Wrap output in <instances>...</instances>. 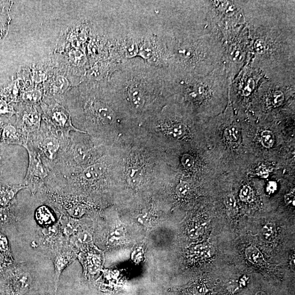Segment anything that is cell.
Masks as SVG:
<instances>
[{
    "instance_id": "7402d4cb",
    "label": "cell",
    "mask_w": 295,
    "mask_h": 295,
    "mask_svg": "<svg viewBox=\"0 0 295 295\" xmlns=\"http://www.w3.org/2000/svg\"><path fill=\"white\" fill-rule=\"evenodd\" d=\"M224 203L228 210L233 213H235L237 210L236 200L232 195H228L224 199Z\"/></svg>"
},
{
    "instance_id": "d6986e66",
    "label": "cell",
    "mask_w": 295,
    "mask_h": 295,
    "mask_svg": "<svg viewBox=\"0 0 295 295\" xmlns=\"http://www.w3.org/2000/svg\"><path fill=\"white\" fill-rule=\"evenodd\" d=\"M0 253L13 259L9 240L2 232L1 228H0Z\"/></svg>"
},
{
    "instance_id": "7c38bea8",
    "label": "cell",
    "mask_w": 295,
    "mask_h": 295,
    "mask_svg": "<svg viewBox=\"0 0 295 295\" xmlns=\"http://www.w3.org/2000/svg\"><path fill=\"white\" fill-rule=\"evenodd\" d=\"M80 259L85 267V271L90 274H95L100 269L102 265V260L98 254L93 253L81 254Z\"/></svg>"
},
{
    "instance_id": "4dcf8cb0",
    "label": "cell",
    "mask_w": 295,
    "mask_h": 295,
    "mask_svg": "<svg viewBox=\"0 0 295 295\" xmlns=\"http://www.w3.org/2000/svg\"><path fill=\"white\" fill-rule=\"evenodd\" d=\"M193 160L189 155H186L183 157V163L186 167H191L193 165Z\"/></svg>"
},
{
    "instance_id": "f546056e",
    "label": "cell",
    "mask_w": 295,
    "mask_h": 295,
    "mask_svg": "<svg viewBox=\"0 0 295 295\" xmlns=\"http://www.w3.org/2000/svg\"><path fill=\"white\" fill-rule=\"evenodd\" d=\"M203 232V229L198 225H192L188 230V235L192 239L198 238Z\"/></svg>"
},
{
    "instance_id": "5b68a950",
    "label": "cell",
    "mask_w": 295,
    "mask_h": 295,
    "mask_svg": "<svg viewBox=\"0 0 295 295\" xmlns=\"http://www.w3.org/2000/svg\"><path fill=\"white\" fill-rule=\"evenodd\" d=\"M41 107L43 111V121L61 135L68 137L72 132L88 134L73 125L70 113L56 101L42 102Z\"/></svg>"
},
{
    "instance_id": "3957f363",
    "label": "cell",
    "mask_w": 295,
    "mask_h": 295,
    "mask_svg": "<svg viewBox=\"0 0 295 295\" xmlns=\"http://www.w3.org/2000/svg\"><path fill=\"white\" fill-rule=\"evenodd\" d=\"M68 137L61 135L42 121L40 129L29 135L27 145L37 153L51 171Z\"/></svg>"
},
{
    "instance_id": "4316f807",
    "label": "cell",
    "mask_w": 295,
    "mask_h": 295,
    "mask_svg": "<svg viewBox=\"0 0 295 295\" xmlns=\"http://www.w3.org/2000/svg\"><path fill=\"white\" fill-rule=\"evenodd\" d=\"M14 262V259L7 257L5 255L0 253V273H2Z\"/></svg>"
},
{
    "instance_id": "52a82bcc",
    "label": "cell",
    "mask_w": 295,
    "mask_h": 295,
    "mask_svg": "<svg viewBox=\"0 0 295 295\" xmlns=\"http://www.w3.org/2000/svg\"><path fill=\"white\" fill-rule=\"evenodd\" d=\"M51 256L55 269L54 282L57 290L62 273L76 259L77 253L67 240L54 250Z\"/></svg>"
},
{
    "instance_id": "e575fe53",
    "label": "cell",
    "mask_w": 295,
    "mask_h": 295,
    "mask_svg": "<svg viewBox=\"0 0 295 295\" xmlns=\"http://www.w3.org/2000/svg\"><path fill=\"white\" fill-rule=\"evenodd\" d=\"M2 135V128H0V139H1Z\"/></svg>"
},
{
    "instance_id": "ac0fdd59",
    "label": "cell",
    "mask_w": 295,
    "mask_h": 295,
    "mask_svg": "<svg viewBox=\"0 0 295 295\" xmlns=\"http://www.w3.org/2000/svg\"><path fill=\"white\" fill-rule=\"evenodd\" d=\"M53 85L52 90L53 96H58L64 93L68 87L67 81L62 76L58 77Z\"/></svg>"
},
{
    "instance_id": "30bf717a",
    "label": "cell",
    "mask_w": 295,
    "mask_h": 295,
    "mask_svg": "<svg viewBox=\"0 0 295 295\" xmlns=\"http://www.w3.org/2000/svg\"><path fill=\"white\" fill-rule=\"evenodd\" d=\"M25 189H27V186L24 183L9 185L0 182V207H7L14 204L18 193Z\"/></svg>"
},
{
    "instance_id": "8fae6325",
    "label": "cell",
    "mask_w": 295,
    "mask_h": 295,
    "mask_svg": "<svg viewBox=\"0 0 295 295\" xmlns=\"http://www.w3.org/2000/svg\"><path fill=\"white\" fill-rule=\"evenodd\" d=\"M35 219L42 228H47L56 224L57 218L52 209L46 206L38 207L35 212Z\"/></svg>"
},
{
    "instance_id": "9a60e30c",
    "label": "cell",
    "mask_w": 295,
    "mask_h": 295,
    "mask_svg": "<svg viewBox=\"0 0 295 295\" xmlns=\"http://www.w3.org/2000/svg\"><path fill=\"white\" fill-rule=\"evenodd\" d=\"M246 257L248 260L256 265H263L265 263V259L260 251L257 248L251 246L245 251Z\"/></svg>"
},
{
    "instance_id": "836d02e7",
    "label": "cell",
    "mask_w": 295,
    "mask_h": 295,
    "mask_svg": "<svg viewBox=\"0 0 295 295\" xmlns=\"http://www.w3.org/2000/svg\"><path fill=\"white\" fill-rule=\"evenodd\" d=\"M256 295H266L265 293L262 292H258Z\"/></svg>"
},
{
    "instance_id": "83f0119b",
    "label": "cell",
    "mask_w": 295,
    "mask_h": 295,
    "mask_svg": "<svg viewBox=\"0 0 295 295\" xmlns=\"http://www.w3.org/2000/svg\"><path fill=\"white\" fill-rule=\"evenodd\" d=\"M190 186L188 183L183 182L178 185L176 192L177 195L181 198L185 197L188 195L190 192Z\"/></svg>"
},
{
    "instance_id": "277c9868",
    "label": "cell",
    "mask_w": 295,
    "mask_h": 295,
    "mask_svg": "<svg viewBox=\"0 0 295 295\" xmlns=\"http://www.w3.org/2000/svg\"><path fill=\"white\" fill-rule=\"evenodd\" d=\"M33 282L26 263L14 262L0 273V291L3 295H24Z\"/></svg>"
},
{
    "instance_id": "e0dca14e",
    "label": "cell",
    "mask_w": 295,
    "mask_h": 295,
    "mask_svg": "<svg viewBox=\"0 0 295 295\" xmlns=\"http://www.w3.org/2000/svg\"><path fill=\"white\" fill-rule=\"evenodd\" d=\"M276 228L274 223H269L263 227L261 231L260 236L263 241L270 243L275 238Z\"/></svg>"
},
{
    "instance_id": "603a6c76",
    "label": "cell",
    "mask_w": 295,
    "mask_h": 295,
    "mask_svg": "<svg viewBox=\"0 0 295 295\" xmlns=\"http://www.w3.org/2000/svg\"><path fill=\"white\" fill-rule=\"evenodd\" d=\"M124 235V231L121 229H115L111 233L107 238V242L111 245L118 243Z\"/></svg>"
},
{
    "instance_id": "1f68e13d",
    "label": "cell",
    "mask_w": 295,
    "mask_h": 295,
    "mask_svg": "<svg viewBox=\"0 0 295 295\" xmlns=\"http://www.w3.org/2000/svg\"><path fill=\"white\" fill-rule=\"evenodd\" d=\"M285 203L288 204L290 205L292 204L294 206V192H291L288 195H286L285 197Z\"/></svg>"
},
{
    "instance_id": "7a4b0ae2",
    "label": "cell",
    "mask_w": 295,
    "mask_h": 295,
    "mask_svg": "<svg viewBox=\"0 0 295 295\" xmlns=\"http://www.w3.org/2000/svg\"><path fill=\"white\" fill-rule=\"evenodd\" d=\"M76 123L92 131L113 126L123 114L116 102L108 80H88L77 89L67 105ZM124 117V116H122Z\"/></svg>"
},
{
    "instance_id": "f1b7e54d",
    "label": "cell",
    "mask_w": 295,
    "mask_h": 295,
    "mask_svg": "<svg viewBox=\"0 0 295 295\" xmlns=\"http://www.w3.org/2000/svg\"><path fill=\"white\" fill-rule=\"evenodd\" d=\"M190 290L193 295H204L207 288L205 284L198 283L191 287Z\"/></svg>"
},
{
    "instance_id": "d4e9b609",
    "label": "cell",
    "mask_w": 295,
    "mask_h": 295,
    "mask_svg": "<svg viewBox=\"0 0 295 295\" xmlns=\"http://www.w3.org/2000/svg\"><path fill=\"white\" fill-rule=\"evenodd\" d=\"M253 197V191L250 186H245L240 192V199L243 202L251 201Z\"/></svg>"
},
{
    "instance_id": "8992f818",
    "label": "cell",
    "mask_w": 295,
    "mask_h": 295,
    "mask_svg": "<svg viewBox=\"0 0 295 295\" xmlns=\"http://www.w3.org/2000/svg\"><path fill=\"white\" fill-rule=\"evenodd\" d=\"M24 147L29 155V165L24 183L32 195L40 190L50 174L37 153L27 144Z\"/></svg>"
},
{
    "instance_id": "484cf974",
    "label": "cell",
    "mask_w": 295,
    "mask_h": 295,
    "mask_svg": "<svg viewBox=\"0 0 295 295\" xmlns=\"http://www.w3.org/2000/svg\"><path fill=\"white\" fill-rule=\"evenodd\" d=\"M15 114L13 108L10 107L5 101L0 100V115L11 116Z\"/></svg>"
},
{
    "instance_id": "d590c367",
    "label": "cell",
    "mask_w": 295,
    "mask_h": 295,
    "mask_svg": "<svg viewBox=\"0 0 295 295\" xmlns=\"http://www.w3.org/2000/svg\"><path fill=\"white\" fill-rule=\"evenodd\" d=\"M0 165H1V156H0Z\"/></svg>"
},
{
    "instance_id": "cb8c5ba5",
    "label": "cell",
    "mask_w": 295,
    "mask_h": 295,
    "mask_svg": "<svg viewBox=\"0 0 295 295\" xmlns=\"http://www.w3.org/2000/svg\"><path fill=\"white\" fill-rule=\"evenodd\" d=\"M284 96L283 93L281 91L274 92L271 96L270 102L272 105L275 107L281 106L284 102Z\"/></svg>"
},
{
    "instance_id": "ba28073f",
    "label": "cell",
    "mask_w": 295,
    "mask_h": 295,
    "mask_svg": "<svg viewBox=\"0 0 295 295\" xmlns=\"http://www.w3.org/2000/svg\"><path fill=\"white\" fill-rule=\"evenodd\" d=\"M17 114V127L28 135L40 129L42 116L35 106L24 105Z\"/></svg>"
},
{
    "instance_id": "5bb4252c",
    "label": "cell",
    "mask_w": 295,
    "mask_h": 295,
    "mask_svg": "<svg viewBox=\"0 0 295 295\" xmlns=\"http://www.w3.org/2000/svg\"><path fill=\"white\" fill-rule=\"evenodd\" d=\"M13 205L0 207V228L7 226L16 221V216L13 209Z\"/></svg>"
},
{
    "instance_id": "ffe728a7",
    "label": "cell",
    "mask_w": 295,
    "mask_h": 295,
    "mask_svg": "<svg viewBox=\"0 0 295 295\" xmlns=\"http://www.w3.org/2000/svg\"><path fill=\"white\" fill-rule=\"evenodd\" d=\"M261 142L264 147L266 149L273 146L275 143V136L273 132L265 130L262 132L261 136Z\"/></svg>"
},
{
    "instance_id": "4fadbf2b",
    "label": "cell",
    "mask_w": 295,
    "mask_h": 295,
    "mask_svg": "<svg viewBox=\"0 0 295 295\" xmlns=\"http://www.w3.org/2000/svg\"><path fill=\"white\" fill-rule=\"evenodd\" d=\"M11 2L0 1V38L6 33L10 21L9 11L12 5Z\"/></svg>"
},
{
    "instance_id": "2e32d148",
    "label": "cell",
    "mask_w": 295,
    "mask_h": 295,
    "mask_svg": "<svg viewBox=\"0 0 295 295\" xmlns=\"http://www.w3.org/2000/svg\"><path fill=\"white\" fill-rule=\"evenodd\" d=\"M42 95L40 91L34 90L28 91L22 95V100L25 105L35 106V104L42 102Z\"/></svg>"
},
{
    "instance_id": "d6a6232c",
    "label": "cell",
    "mask_w": 295,
    "mask_h": 295,
    "mask_svg": "<svg viewBox=\"0 0 295 295\" xmlns=\"http://www.w3.org/2000/svg\"><path fill=\"white\" fill-rule=\"evenodd\" d=\"M267 189L270 192H273L276 190V184L274 182L270 183L268 186Z\"/></svg>"
},
{
    "instance_id": "9c48e42d",
    "label": "cell",
    "mask_w": 295,
    "mask_h": 295,
    "mask_svg": "<svg viewBox=\"0 0 295 295\" xmlns=\"http://www.w3.org/2000/svg\"><path fill=\"white\" fill-rule=\"evenodd\" d=\"M29 135L17 126L7 124L2 128L0 142L6 144H18L24 146L28 143Z\"/></svg>"
},
{
    "instance_id": "44dd1931",
    "label": "cell",
    "mask_w": 295,
    "mask_h": 295,
    "mask_svg": "<svg viewBox=\"0 0 295 295\" xmlns=\"http://www.w3.org/2000/svg\"><path fill=\"white\" fill-rule=\"evenodd\" d=\"M225 135L229 141L237 142L239 136L238 129L235 127H229L225 130Z\"/></svg>"
},
{
    "instance_id": "6da1fadb",
    "label": "cell",
    "mask_w": 295,
    "mask_h": 295,
    "mask_svg": "<svg viewBox=\"0 0 295 295\" xmlns=\"http://www.w3.org/2000/svg\"><path fill=\"white\" fill-rule=\"evenodd\" d=\"M108 83L125 115L150 118L170 96L166 68L153 66L138 57L124 61Z\"/></svg>"
}]
</instances>
